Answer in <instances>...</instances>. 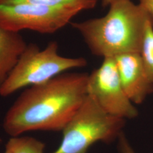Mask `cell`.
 Wrapping results in <instances>:
<instances>
[{
  "label": "cell",
  "mask_w": 153,
  "mask_h": 153,
  "mask_svg": "<svg viewBox=\"0 0 153 153\" xmlns=\"http://www.w3.org/2000/svg\"><path fill=\"white\" fill-rule=\"evenodd\" d=\"M88 75L64 72L26 89L6 112L4 131L11 137L33 131H62L88 96Z\"/></svg>",
  "instance_id": "1"
},
{
  "label": "cell",
  "mask_w": 153,
  "mask_h": 153,
  "mask_svg": "<svg viewBox=\"0 0 153 153\" xmlns=\"http://www.w3.org/2000/svg\"><path fill=\"white\" fill-rule=\"evenodd\" d=\"M105 16L72 23L94 55L105 57L140 52L149 19L139 4L131 0L112 4Z\"/></svg>",
  "instance_id": "2"
},
{
  "label": "cell",
  "mask_w": 153,
  "mask_h": 153,
  "mask_svg": "<svg viewBox=\"0 0 153 153\" xmlns=\"http://www.w3.org/2000/svg\"><path fill=\"white\" fill-rule=\"evenodd\" d=\"M86 65L83 57L59 55L56 42H50L43 50L30 43L0 88V96L8 97L22 88L44 83L68 70Z\"/></svg>",
  "instance_id": "3"
},
{
  "label": "cell",
  "mask_w": 153,
  "mask_h": 153,
  "mask_svg": "<svg viewBox=\"0 0 153 153\" xmlns=\"http://www.w3.org/2000/svg\"><path fill=\"white\" fill-rule=\"evenodd\" d=\"M126 120L109 115L88 95L62 131L60 146L52 153H87L99 141L109 143L122 133Z\"/></svg>",
  "instance_id": "4"
},
{
  "label": "cell",
  "mask_w": 153,
  "mask_h": 153,
  "mask_svg": "<svg viewBox=\"0 0 153 153\" xmlns=\"http://www.w3.org/2000/svg\"><path fill=\"white\" fill-rule=\"evenodd\" d=\"M87 93L109 115L124 120L138 115L121 86L114 57L104 58L101 65L88 75Z\"/></svg>",
  "instance_id": "5"
},
{
  "label": "cell",
  "mask_w": 153,
  "mask_h": 153,
  "mask_svg": "<svg viewBox=\"0 0 153 153\" xmlns=\"http://www.w3.org/2000/svg\"><path fill=\"white\" fill-rule=\"evenodd\" d=\"M76 14L73 11L38 4L0 5V27L14 33L30 30L52 33L65 26Z\"/></svg>",
  "instance_id": "6"
},
{
  "label": "cell",
  "mask_w": 153,
  "mask_h": 153,
  "mask_svg": "<svg viewBox=\"0 0 153 153\" xmlns=\"http://www.w3.org/2000/svg\"><path fill=\"white\" fill-rule=\"evenodd\" d=\"M121 86L134 104H141L153 93V82L148 77L139 52L114 57Z\"/></svg>",
  "instance_id": "7"
},
{
  "label": "cell",
  "mask_w": 153,
  "mask_h": 153,
  "mask_svg": "<svg viewBox=\"0 0 153 153\" xmlns=\"http://www.w3.org/2000/svg\"><path fill=\"white\" fill-rule=\"evenodd\" d=\"M27 45L19 33L10 31L0 27V88Z\"/></svg>",
  "instance_id": "8"
},
{
  "label": "cell",
  "mask_w": 153,
  "mask_h": 153,
  "mask_svg": "<svg viewBox=\"0 0 153 153\" xmlns=\"http://www.w3.org/2000/svg\"><path fill=\"white\" fill-rule=\"evenodd\" d=\"M98 0H0V5L27 3L48 6L73 11L78 14L85 10L93 9Z\"/></svg>",
  "instance_id": "9"
},
{
  "label": "cell",
  "mask_w": 153,
  "mask_h": 153,
  "mask_svg": "<svg viewBox=\"0 0 153 153\" xmlns=\"http://www.w3.org/2000/svg\"><path fill=\"white\" fill-rule=\"evenodd\" d=\"M43 142L32 137H11L6 145L10 153H44Z\"/></svg>",
  "instance_id": "10"
},
{
  "label": "cell",
  "mask_w": 153,
  "mask_h": 153,
  "mask_svg": "<svg viewBox=\"0 0 153 153\" xmlns=\"http://www.w3.org/2000/svg\"><path fill=\"white\" fill-rule=\"evenodd\" d=\"M148 77L153 82V25L149 19L140 52Z\"/></svg>",
  "instance_id": "11"
},
{
  "label": "cell",
  "mask_w": 153,
  "mask_h": 153,
  "mask_svg": "<svg viewBox=\"0 0 153 153\" xmlns=\"http://www.w3.org/2000/svg\"><path fill=\"white\" fill-rule=\"evenodd\" d=\"M139 5L147 14L153 25V0H138Z\"/></svg>",
  "instance_id": "12"
},
{
  "label": "cell",
  "mask_w": 153,
  "mask_h": 153,
  "mask_svg": "<svg viewBox=\"0 0 153 153\" xmlns=\"http://www.w3.org/2000/svg\"><path fill=\"white\" fill-rule=\"evenodd\" d=\"M119 138V149L121 153H135L123 133L121 134Z\"/></svg>",
  "instance_id": "13"
},
{
  "label": "cell",
  "mask_w": 153,
  "mask_h": 153,
  "mask_svg": "<svg viewBox=\"0 0 153 153\" xmlns=\"http://www.w3.org/2000/svg\"><path fill=\"white\" fill-rule=\"evenodd\" d=\"M119 1H120V0H102V4L104 6H110L112 4Z\"/></svg>",
  "instance_id": "14"
},
{
  "label": "cell",
  "mask_w": 153,
  "mask_h": 153,
  "mask_svg": "<svg viewBox=\"0 0 153 153\" xmlns=\"http://www.w3.org/2000/svg\"><path fill=\"white\" fill-rule=\"evenodd\" d=\"M10 153V152H9V151H7V150H6L5 152V153Z\"/></svg>",
  "instance_id": "15"
},
{
  "label": "cell",
  "mask_w": 153,
  "mask_h": 153,
  "mask_svg": "<svg viewBox=\"0 0 153 153\" xmlns=\"http://www.w3.org/2000/svg\"><path fill=\"white\" fill-rule=\"evenodd\" d=\"M1 142H2V140H1V139L0 138V143H1Z\"/></svg>",
  "instance_id": "16"
}]
</instances>
